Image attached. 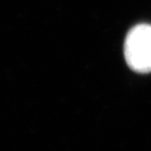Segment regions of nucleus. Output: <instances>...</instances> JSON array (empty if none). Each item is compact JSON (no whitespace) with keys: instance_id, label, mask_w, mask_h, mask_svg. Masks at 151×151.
Segmentation results:
<instances>
[{"instance_id":"obj_1","label":"nucleus","mask_w":151,"mask_h":151,"mask_svg":"<svg viewBox=\"0 0 151 151\" xmlns=\"http://www.w3.org/2000/svg\"><path fill=\"white\" fill-rule=\"evenodd\" d=\"M124 54L130 68L137 73L151 71V25L139 24L128 33Z\"/></svg>"}]
</instances>
